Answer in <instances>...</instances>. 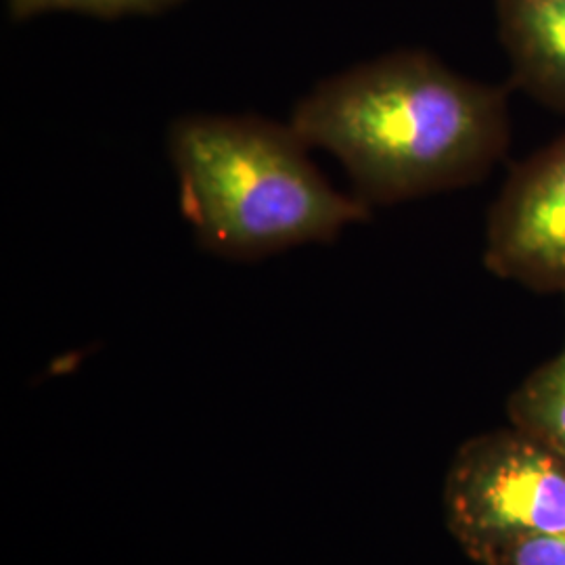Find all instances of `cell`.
<instances>
[{
  "instance_id": "6da1fadb",
  "label": "cell",
  "mask_w": 565,
  "mask_h": 565,
  "mask_svg": "<svg viewBox=\"0 0 565 565\" xmlns=\"http://www.w3.org/2000/svg\"><path fill=\"white\" fill-rule=\"evenodd\" d=\"M310 149L342 163L369 207L484 181L507 156V90L404 49L321 82L291 121Z\"/></svg>"
},
{
  "instance_id": "7a4b0ae2",
  "label": "cell",
  "mask_w": 565,
  "mask_h": 565,
  "mask_svg": "<svg viewBox=\"0 0 565 565\" xmlns=\"http://www.w3.org/2000/svg\"><path fill=\"white\" fill-rule=\"evenodd\" d=\"M291 124L193 114L168 130L181 207L198 243L226 260H258L329 243L369 205L324 179Z\"/></svg>"
},
{
  "instance_id": "3957f363",
  "label": "cell",
  "mask_w": 565,
  "mask_h": 565,
  "mask_svg": "<svg viewBox=\"0 0 565 565\" xmlns=\"http://www.w3.org/2000/svg\"><path fill=\"white\" fill-rule=\"evenodd\" d=\"M446 520L482 565L565 532V459L522 429L473 438L446 478Z\"/></svg>"
},
{
  "instance_id": "277c9868",
  "label": "cell",
  "mask_w": 565,
  "mask_h": 565,
  "mask_svg": "<svg viewBox=\"0 0 565 565\" xmlns=\"http://www.w3.org/2000/svg\"><path fill=\"white\" fill-rule=\"evenodd\" d=\"M486 268L541 294H565V135L515 163L488 214Z\"/></svg>"
},
{
  "instance_id": "5b68a950",
  "label": "cell",
  "mask_w": 565,
  "mask_h": 565,
  "mask_svg": "<svg viewBox=\"0 0 565 565\" xmlns=\"http://www.w3.org/2000/svg\"><path fill=\"white\" fill-rule=\"evenodd\" d=\"M511 84L565 114V0H497Z\"/></svg>"
},
{
  "instance_id": "8992f818",
  "label": "cell",
  "mask_w": 565,
  "mask_h": 565,
  "mask_svg": "<svg viewBox=\"0 0 565 565\" xmlns=\"http://www.w3.org/2000/svg\"><path fill=\"white\" fill-rule=\"evenodd\" d=\"M509 413L518 429L565 459V343L555 359L536 369L511 396Z\"/></svg>"
},
{
  "instance_id": "52a82bcc",
  "label": "cell",
  "mask_w": 565,
  "mask_h": 565,
  "mask_svg": "<svg viewBox=\"0 0 565 565\" xmlns=\"http://www.w3.org/2000/svg\"><path fill=\"white\" fill-rule=\"evenodd\" d=\"M181 0H7L13 21H28L51 13H78L99 20H118L126 15L158 13Z\"/></svg>"
},
{
  "instance_id": "ba28073f",
  "label": "cell",
  "mask_w": 565,
  "mask_h": 565,
  "mask_svg": "<svg viewBox=\"0 0 565 565\" xmlns=\"http://www.w3.org/2000/svg\"><path fill=\"white\" fill-rule=\"evenodd\" d=\"M492 565H565V532L527 541Z\"/></svg>"
}]
</instances>
